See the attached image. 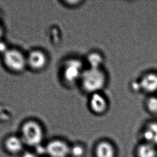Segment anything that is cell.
I'll return each mask as SVG.
<instances>
[{
    "label": "cell",
    "mask_w": 157,
    "mask_h": 157,
    "mask_svg": "<svg viewBox=\"0 0 157 157\" xmlns=\"http://www.w3.org/2000/svg\"><path fill=\"white\" fill-rule=\"evenodd\" d=\"M109 81L108 75L104 68H86L78 84L88 95L103 92Z\"/></svg>",
    "instance_id": "6da1fadb"
},
{
    "label": "cell",
    "mask_w": 157,
    "mask_h": 157,
    "mask_svg": "<svg viewBox=\"0 0 157 157\" xmlns=\"http://www.w3.org/2000/svg\"><path fill=\"white\" fill-rule=\"evenodd\" d=\"M86 68L85 61L78 57H70L66 59L61 69V77L63 83L70 87L78 84Z\"/></svg>",
    "instance_id": "7a4b0ae2"
},
{
    "label": "cell",
    "mask_w": 157,
    "mask_h": 157,
    "mask_svg": "<svg viewBox=\"0 0 157 157\" xmlns=\"http://www.w3.org/2000/svg\"><path fill=\"white\" fill-rule=\"evenodd\" d=\"M19 136L26 145L35 148L42 144L44 131L39 122L29 120L22 125Z\"/></svg>",
    "instance_id": "3957f363"
},
{
    "label": "cell",
    "mask_w": 157,
    "mask_h": 157,
    "mask_svg": "<svg viewBox=\"0 0 157 157\" xmlns=\"http://www.w3.org/2000/svg\"><path fill=\"white\" fill-rule=\"evenodd\" d=\"M5 68L14 74H21L28 68L26 55L21 50L10 48L2 56Z\"/></svg>",
    "instance_id": "277c9868"
},
{
    "label": "cell",
    "mask_w": 157,
    "mask_h": 157,
    "mask_svg": "<svg viewBox=\"0 0 157 157\" xmlns=\"http://www.w3.org/2000/svg\"><path fill=\"white\" fill-rule=\"evenodd\" d=\"M26 60L28 68L38 72L46 68L49 63V56L42 49H33L26 54Z\"/></svg>",
    "instance_id": "5b68a950"
},
{
    "label": "cell",
    "mask_w": 157,
    "mask_h": 157,
    "mask_svg": "<svg viewBox=\"0 0 157 157\" xmlns=\"http://www.w3.org/2000/svg\"><path fill=\"white\" fill-rule=\"evenodd\" d=\"M89 96L88 106L93 113L97 115L103 114L108 110L110 101L103 92L91 94Z\"/></svg>",
    "instance_id": "8992f818"
},
{
    "label": "cell",
    "mask_w": 157,
    "mask_h": 157,
    "mask_svg": "<svg viewBox=\"0 0 157 157\" xmlns=\"http://www.w3.org/2000/svg\"><path fill=\"white\" fill-rule=\"evenodd\" d=\"M141 92L149 96L155 95L157 93V72L148 71L143 74L138 79Z\"/></svg>",
    "instance_id": "52a82bcc"
},
{
    "label": "cell",
    "mask_w": 157,
    "mask_h": 157,
    "mask_svg": "<svg viewBox=\"0 0 157 157\" xmlns=\"http://www.w3.org/2000/svg\"><path fill=\"white\" fill-rule=\"evenodd\" d=\"M45 147L46 155L49 157H67L70 153V147L60 140L50 141Z\"/></svg>",
    "instance_id": "ba28073f"
},
{
    "label": "cell",
    "mask_w": 157,
    "mask_h": 157,
    "mask_svg": "<svg viewBox=\"0 0 157 157\" xmlns=\"http://www.w3.org/2000/svg\"><path fill=\"white\" fill-rule=\"evenodd\" d=\"M6 151L11 155H18L23 153L24 147L26 145L21 136L11 135L6 139L4 143Z\"/></svg>",
    "instance_id": "9c48e42d"
},
{
    "label": "cell",
    "mask_w": 157,
    "mask_h": 157,
    "mask_svg": "<svg viewBox=\"0 0 157 157\" xmlns=\"http://www.w3.org/2000/svg\"><path fill=\"white\" fill-rule=\"evenodd\" d=\"M106 57L101 52L97 50L89 52L85 57V64L87 68H104Z\"/></svg>",
    "instance_id": "30bf717a"
},
{
    "label": "cell",
    "mask_w": 157,
    "mask_h": 157,
    "mask_svg": "<svg viewBox=\"0 0 157 157\" xmlns=\"http://www.w3.org/2000/svg\"><path fill=\"white\" fill-rule=\"evenodd\" d=\"M144 137L147 143L157 145V122H151L147 125L144 132Z\"/></svg>",
    "instance_id": "8fae6325"
},
{
    "label": "cell",
    "mask_w": 157,
    "mask_h": 157,
    "mask_svg": "<svg viewBox=\"0 0 157 157\" xmlns=\"http://www.w3.org/2000/svg\"><path fill=\"white\" fill-rule=\"evenodd\" d=\"M96 155L97 157H114L115 150L110 143L103 142L96 147Z\"/></svg>",
    "instance_id": "7c38bea8"
},
{
    "label": "cell",
    "mask_w": 157,
    "mask_h": 157,
    "mask_svg": "<svg viewBox=\"0 0 157 157\" xmlns=\"http://www.w3.org/2000/svg\"><path fill=\"white\" fill-rule=\"evenodd\" d=\"M138 157H155L157 151L155 145L149 143H145L140 145L137 151Z\"/></svg>",
    "instance_id": "4fadbf2b"
},
{
    "label": "cell",
    "mask_w": 157,
    "mask_h": 157,
    "mask_svg": "<svg viewBox=\"0 0 157 157\" xmlns=\"http://www.w3.org/2000/svg\"><path fill=\"white\" fill-rule=\"evenodd\" d=\"M147 110L152 114H157V96L151 95L148 96L144 102Z\"/></svg>",
    "instance_id": "5bb4252c"
},
{
    "label": "cell",
    "mask_w": 157,
    "mask_h": 157,
    "mask_svg": "<svg viewBox=\"0 0 157 157\" xmlns=\"http://www.w3.org/2000/svg\"><path fill=\"white\" fill-rule=\"evenodd\" d=\"M84 149L80 145H75L70 147V155L74 157H81L84 154Z\"/></svg>",
    "instance_id": "9a60e30c"
},
{
    "label": "cell",
    "mask_w": 157,
    "mask_h": 157,
    "mask_svg": "<svg viewBox=\"0 0 157 157\" xmlns=\"http://www.w3.org/2000/svg\"><path fill=\"white\" fill-rule=\"evenodd\" d=\"M62 2L64 5H65L68 8H77L80 6L81 5H82L85 1H81V0L80 1L76 0V1H64Z\"/></svg>",
    "instance_id": "2e32d148"
},
{
    "label": "cell",
    "mask_w": 157,
    "mask_h": 157,
    "mask_svg": "<svg viewBox=\"0 0 157 157\" xmlns=\"http://www.w3.org/2000/svg\"><path fill=\"white\" fill-rule=\"evenodd\" d=\"M130 87L132 91L134 92L135 93H139L141 92V90H140V85L139 84L138 79L136 81H132L131 82V85Z\"/></svg>",
    "instance_id": "e0dca14e"
},
{
    "label": "cell",
    "mask_w": 157,
    "mask_h": 157,
    "mask_svg": "<svg viewBox=\"0 0 157 157\" xmlns=\"http://www.w3.org/2000/svg\"><path fill=\"white\" fill-rule=\"evenodd\" d=\"M10 48H9L8 46L6 44V43L1 40H0V54L1 56L3 55Z\"/></svg>",
    "instance_id": "ac0fdd59"
},
{
    "label": "cell",
    "mask_w": 157,
    "mask_h": 157,
    "mask_svg": "<svg viewBox=\"0 0 157 157\" xmlns=\"http://www.w3.org/2000/svg\"><path fill=\"white\" fill-rule=\"evenodd\" d=\"M21 157H39L35 152L26 151L22 154Z\"/></svg>",
    "instance_id": "d6986e66"
},
{
    "label": "cell",
    "mask_w": 157,
    "mask_h": 157,
    "mask_svg": "<svg viewBox=\"0 0 157 157\" xmlns=\"http://www.w3.org/2000/svg\"><path fill=\"white\" fill-rule=\"evenodd\" d=\"M4 28L2 25V24L1 23V21H0V40H2L3 36L4 35Z\"/></svg>",
    "instance_id": "ffe728a7"
}]
</instances>
